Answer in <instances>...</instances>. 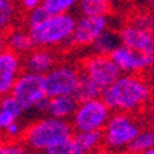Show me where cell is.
I'll return each instance as SVG.
<instances>
[{
  "label": "cell",
  "instance_id": "d4e9b609",
  "mask_svg": "<svg viewBox=\"0 0 154 154\" xmlns=\"http://www.w3.org/2000/svg\"><path fill=\"white\" fill-rule=\"evenodd\" d=\"M45 154H86V153L76 144V142L71 136L69 139L64 140V142H61V143L56 144L54 147L49 149Z\"/></svg>",
  "mask_w": 154,
  "mask_h": 154
},
{
  "label": "cell",
  "instance_id": "4316f807",
  "mask_svg": "<svg viewBox=\"0 0 154 154\" xmlns=\"http://www.w3.org/2000/svg\"><path fill=\"white\" fill-rule=\"evenodd\" d=\"M26 13H28V14H26V28H31V26L42 22L43 20L49 15V13H47L42 6L33 8V10H31V11H26Z\"/></svg>",
  "mask_w": 154,
  "mask_h": 154
},
{
  "label": "cell",
  "instance_id": "7402d4cb",
  "mask_svg": "<svg viewBox=\"0 0 154 154\" xmlns=\"http://www.w3.org/2000/svg\"><path fill=\"white\" fill-rule=\"evenodd\" d=\"M79 0H43L42 7L49 14H65L71 13L78 6Z\"/></svg>",
  "mask_w": 154,
  "mask_h": 154
},
{
  "label": "cell",
  "instance_id": "5bb4252c",
  "mask_svg": "<svg viewBox=\"0 0 154 154\" xmlns=\"http://www.w3.org/2000/svg\"><path fill=\"white\" fill-rule=\"evenodd\" d=\"M6 39V49L17 53L18 56L24 57L32 50L35 45L28 32V28H10L4 32Z\"/></svg>",
  "mask_w": 154,
  "mask_h": 154
},
{
  "label": "cell",
  "instance_id": "277c9868",
  "mask_svg": "<svg viewBox=\"0 0 154 154\" xmlns=\"http://www.w3.org/2000/svg\"><path fill=\"white\" fill-rule=\"evenodd\" d=\"M143 122L136 114L112 111L103 128V147L108 153L126 151L132 140L142 131Z\"/></svg>",
  "mask_w": 154,
  "mask_h": 154
},
{
  "label": "cell",
  "instance_id": "7a4b0ae2",
  "mask_svg": "<svg viewBox=\"0 0 154 154\" xmlns=\"http://www.w3.org/2000/svg\"><path fill=\"white\" fill-rule=\"evenodd\" d=\"M74 133L69 121L54 117H43L24 128L22 143L32 153H46L56 144L69 139Z\"/></svg>",
  "mask_w": 154,
  "mask_h": 154
},
{
  "label": "cell",
  "instance_id": "d590c367",
  "mask_svg": "<svg viewBox=\"0 0 154 154\" xmlns=\"http://www.w3.org/2000/svg\"><path fill=\"white\" fill-rule=\"evenodd\" d=\"M32 154H45V153H32Z\"/></svg>",
  "mask_w": 154,
  "mask_h": 154
},
{
  "label": "cell",
  "instance_id": "4dcf8cb0",
  "mask_svg": "<svg viewBox=\"0 0 154 154\" xmlns=\"http://www.w3.org/2000/svg\"><path fill=\"white\" fill-rule=\"evenodd\" d=\"M6 49V39H4V32H0V53Z\"/></svg>",
  "mask_w": 154,
  "mask_h": 154
},
{
  "label": "cell",
  "instance_id": "e0dca14e",
  "mask_svg": "<svg viewBox=\"0 0 154 154\" xmlns=\"http://www.w3.org/2000/svg\"><path fill=\"white\" fill-rule=\"evenodd\" d=\"M72 139L76 142L86 154H94L103 149V132L101 131H82L74 132Z\"/></svg>",
  "mask_w": 154,
  "mask_h": 154
},
{
  "label": "cell",
  "instance_id": "f1b7e54d",
  "mask_svg": "<svg viewBox=\"0 0 154 154\" xmlns=\"http://www.w3.org/2000/svg\"><path fill=\"white\" fill-rule=\"evenodd\" d=\"M143 112H144V122L147 124V126L154 129V99L146 106Z\"/></svg>",
  "mask_w": 154,
  "mask_h": 154
},
{
  "label": "cell",
  "instance_id": "9c48e42d",
  "mask_svg": "<svg viewBox=\"0 0 154 154\" xmlns=\"http://www.w3.org/2000/svg\"><path fill=\"white\" fill-rule=\"evenodd\" d=\"M110 58L121 74H142L154 67V53H140L124 45L115 47Z\"/></svg>",
  "mask_w": 154,
  "mask_h": 154
},
{
  "label": "cell",
  "instance_id": "d6a6232c",
  "mask_svg": "<svg viewBox=\"0 0 154 154\" xmlns=\"http://www.w3.org/2000/svg\"><path fill=\"white\" fill-rule=\"evenodd\" d=\"M146 3H147V6L150 7V10L154 11V0H146Z\"/></svg>",
  "mask_w": 154,
  "mask_h": 154
},
{
  "label": "cell",
  "instance_id": "8992f818",
  "mask_svg": "<svg viewBox=\"0 0 154 154\" xmlns=\"http://www.w3.org/2000/svg\"><path fill=\"white\" fill-rule=\"evenodd\" d=\"M81 71L71 64H56L43 75L45 93L47 97L75 94Z\"/></svg>",
  "mask_w": 154,
  "mask_h": 154
},
{
  "label": "cell",
  "instance_id": "83f0119b",
  "mask_svg": "<svg viewBox=\"0 0 154 154\" xmlns=\"http://www.w3.org/2000/svg\"><path fill=\"white\" fill-rule=\"evenodd\" d=\"M4 133H6V136L8 137V140H15L18 139V137L22 136V132H24V126L20 124V121H14L11 122L10 125L7 126V128L3 131Z\"/></svg>",
  "mask_w": 154,
  "mask_h": 154
},
{
  "label": "cell",
  "instance_id": "ffe728a7",
  "mask_svg": "<svg viewBox=\"0 0 154 154\" xmlns=\"http://www.w3.org/2000/svg\"><path fill=\"white\" fill-rule=\"evenodd\" d=\"M100 93H101L100 88H99L92 79H89L86 75L81 74L78 88H76L75 94H74V96L78 99V101H83V100L93 99V97H99Z\"/></svg>",
  "mask_w": 154,
  "mask_h": 154
},
{
  "label": "cell",
  "instance_id": "1f68e13d",
  "mask_svg": "<svg viewBox=\"0 0 154 154\" xmlns=\"http://www.w3.org/2000/svg\"><path fill=\"white\" fill-rule=\"evenodd\" d=\"M88 2H94V3H100V4H107V6H110V0H88Z\"/></svg>",
  "mask_w": 154,
  "mask_h": 154
},
{
  "label": "cell",
  "instance_id": "f546056e",
  "mask_svg": "<svg viewBox=\"0 0 154 154\" xmlns=\"http://www.w3.org/2000/svg\"><path fill=\"white\" fill-rule=\"evenodd\" d=\"M18 2H20V6L25 11H31V10H33V8L42 6L43 0H18Z\"/></svg>",
  "mask_w": 154,
  "mask_h": 154
},
{
  "label": "cell",
  "instance_id": "d6986e66",
  "mask_svg": "<svg viewBox=\"0 0 154 154\" xmlns=\"http://www.w3.org/2000/svg\"><path fill=\"white\" fill-rule=\"evenodd\" d=\"M154 146V129L153 128H142L137 136L132 140V143L128 146L126 151L131 154H142L146 150Z\"/></svg>",
  "mask_w": 154,
  "mask_h": 154
},
{
  "label": "cell",
  "instance_id": "4fadbf2b",
  "mask_svg": "<svg viewBox=\"0 0 154 154\" xmlns=\"http://www.w3.org/2000/svg\"><path fill=\"white\" fill-rule=\"evenodd\" d=\"M54 65H56V54L53 49H47V47H33L22 58L24 71L38 74V75H45Z\"/></svg>",
  "mask_w": 154,
  "mask_h": 154
},
{
  "label": "cell",
  "instance_id": "7c38bea8",
  "mask_svg": "<svg viewBox=\"0 0 154 154\" xmlns=\"http://www.w3.org/2000/svg\"><path fill=\"white\" fill-rule=\"evenodd\" d=\"M118 36L119 42L124 46L140 53H154V33L142 31L132 24H128L118 31Z\"/></svg>",
  "mask_w": 154,
  "mask_h": 154
},
{
  "label": "cell",
  "instance_id": "2e32d148",
  "mask_svg": "<svg viewBox=\"0 0 154 154\" xmlns=\"http://www.w3.org/2000/svg\"><path fill=\"white\" fill-rule=\"evenodd\" d=\"M22 112L24 110L10 93L0 96V132H3L11 122L17 121Z\"/></svg>",
  "mask_w": 154,
  "mask_h": 154
},
{
  "label": "cell",
  "instance_id": "ac0fdd59",
  "mask_svg": "<svg viewBox=\"0 0 154 154\" xmlns=\"http://www.w3.org/2000/svg\"><path fill=\"white\" fill-rule=\"evenodd\" d=\"M121 45L119 42V36L117 31H112V29L107 28L106 31L100 33L96 39L93 40V43L90 45L93 53L96 54H104V56H110L111 51L114 50L115 47Z\"/></svg>",
  "mask_w": 154,
  "mask_h": 154
},
{
  "label": "cell",
  "instance_id": "e575fe53",
  "mask_svg": "<svg viewBox=\"0 0 154 154\" xmlns=\"http://www.w3.org/2000/svg\"><path fill=\"white\" fill-rule=\"evenodd\" d=\"M108 154H131L128 151H114V153H108Z\"/></svg>",
  "mask_w": 154,
  "mask_h": 154
},
{
  "label": "cell",
  "instance_id": "9a60e30c",
  "mask_svg": "<svg viewBox=\"0 0 154 154\" xmlns=\"http://www.w3.org/2000/svg\"><path fill=\"white\" fill-rule=\"evenodd\" d=\"M78 106V99L74 94H64V96L49 97L46 114L58 119L69 121Z\"/></svg>",
  "mask_w": 154,
  "mask_h": 154
},
{
  "label": "cell",
  "instance_id": "cb8c5ba5",
  "mask_svg": "<svg viewBox=\"0 0 154 154\" xmlns=\"http://www.w3.org/2000/svg\"><path fill=\"white\" fill-rule=\"evenodd\" d=\"M76 7L81 11V15H103L108 14L110 6L94 3V2H88V0H79Z\"/></svg>",
  "mask_w": 154,
  "mask_h": 154
},
{
  "label": "cell",
  "instance_id": "52a82bcc",
  "mask_svg": "<svg viewBox=\"0 0 154 154\" xmlns=\"http://www.w3.org/2000/svg\"><path fill=\"white\" fill-rule=\"evenodd\" d=\"M10 94L18 101L24 111L35 110L38 103L47 97L45 93L43 75L22 71L11 88Z\"/></svg>",
  "mask_w": 154,
  "mask_h": 154
},
{
  "label": "cell",
  "instance_id": "6da1fadb",
  "mask_svg": "<svg viewBox=\"0 0 154 154\" xmlns=\"http://www.w3.org/2000/svg\"><path fill=\"white\" fill-rule=\"evenodd\" d=\"M100 97L111 111L137 114L154 99V88L142 74H121Z\"/></svg>",
  "mask_w": 154,
  "mask_h": 154
},
{
  "label": "cell",
  "instance_id": "44dd1931",
  "mask_svg": "<svg viewBox=\"0 0 154 154\" xmlns=\"http://www.w3.org/2000/svg\"><path fill=\"white\" fill-rule=\"evenodd\" d=\"M17 15L14 0H0V32H6L11 28Z\"/></svg>",
  "mask_w": 154,
  "mask_h": 154
},
{
  "label": "cell",
  "instance_id": "ba28073f",
  "mask_svg": "<svg viewBox=\"0 0 154 154\" xmlns=\"http://www.w3.org/2000/svg\"><path fill=\"white\" fill-rule=\"evenodd\" d=\"M81 74L92 79L101 90L110 86L115 79L121 75L117 65L112 63L110 56L104 54H90L89 57L83 58L81 63Z\"/></svg>",
  "mask_w": 154,
  "mask_h": 154
},
{
  "label": "cell",
  "instance_id": "484cf974",
  "mask_svg": "<svg viewBox=\"0 0 154 154\" xmlns=\"http://www.w3.org/2000/svg\"><path fill=\"white\" fill-rule=\"evenodd\" d=\"M0 154H31L29 150L24 146V143L8 140V142H0Z\"/></svg>",
  "mask_w": 154,
  "mask_h": 154
},
{
  "label": "cell",
  "instance_id": "5b68a950",
  "mask_svg": "<svg viewBox=\"0 0 154 154\" xmlns=\"http://www.w3.org/2000/svg\"><path fill=\"white\" fill-rule=\"evenodd\" d=\"M111 112L112 111L101 100L100 96L93 97L89 100L78 101V106L69 119V124H71L74 132L103 131Z\"/></svg>",
  "mask_w": 154,
  "mask_h": 154
},
{
  "label": "cell",
  "instance_id": "8fae6325",
  "mask_svg": "<svg viewBox=\"0 0 154 154\" xmlns=\"http://www.w3.org/2000/svg\"><path fill=\"white\" fill-rule=\"evenodd\" d=\"M22 71L24 68L21 56L4 49L0 53V96L10 93L11 88Z\"/></svg>",
  "mask_w": 154,
  "mask_h": 154
},
{
  "label": "cell",
  "instance_id": "3957f363",
  "mask_svg": "<svg viewBox=\"0 0 154 154\" xmlns=\"http://www.w3.org/2000/svg\"><path fill=\"white\" fill-rule=\"evenodd\" d=\"M75 20L69 13L65 14H49L42 22L28 28L35 47H56L71 46V36Z\"/></svg>",
  "mask_w": 154,
  "mask_h": 154
},
{
  "label": "cell",
  "instance_id": "30bf717a",
  "mask_svg": "<svg viewBox=\"0 0 154 154\" xmlns=\"http://www.w3.org/2000/svg\"><path fill=\"white\" fill-rule=\"evenodd\" d=\"M110 28L107 14L103 15H81L75 20L71 36V46L88 47L103 31Z\"/></svg>",
  "mask_w": 154,
  "mask_h": 154
},
{
  "label": "cell",
  "instance_id": "603a6c76",
  "mask_svg": "<svg viewBox=\"0 0 154 154\" xmlns=\"http://www.w3.org/2000/svg\"><path fill=\"white\" fill-rule=\"evenodd\" d=\"M133 26L146 31V32L154 33V13L151 11H140L133 15L132 21H131Z\"/></svg>",
  "mask_w": 154,
  "mask_h": 154
},
{
  "label": "cell",
  "instance_id": "836d02e7",
  "mask_svg": "<svg viewBox=\"0 0 154 154\" xmlns=\"http://www.w3.org/2000/svg\"><path fill=\"white\" fill-rule=\"evenodd\" d=\"M142 154H154V146L151 147V149H149V150H146L144 153H142Z\"/></svg>",
  "mask_w": 154,
  "mask_h": 154
}]
</instances>
